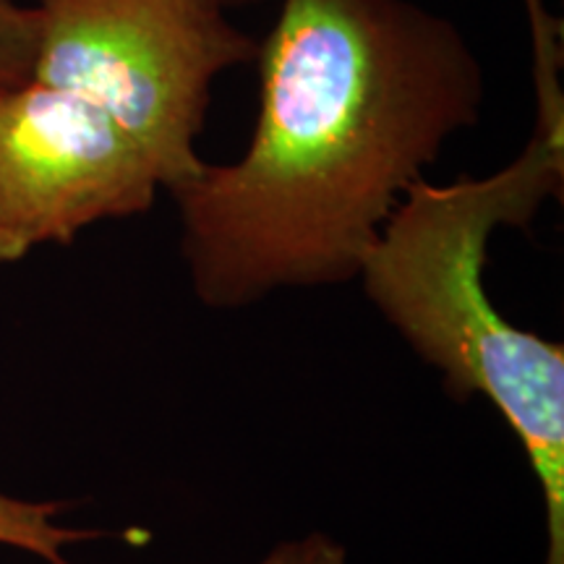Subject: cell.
I'll return each instance as SVG.
<instances>
[{"label": "cell", "mask_w": 564, "mask_h": 564, "mask_svg": "<svg viewBox=\"0 0 564 564\" xmlns=\"http://www.w3.org/2000/svg\"><path fill=\"white\" fill-rule=\"evenodd\" d=\"M225 9H232V6H257V3H264V0H223Z\"/></svg>", "instance_id": "ba28073f"}, {"label": "cell", "mask_w": 564, "mask_h": 564, "mask_svg": "<svg viewBox=\"0 0 564 564\" xmlns=\"http://www.w3.org/2000/svg\"><path fill=\"white\" fill-rule=\"evenodd\" d=\"M47 564H68L63 556ZM259 564H348V549L333 535L314 531L301 539L282 541Z\"/></svg>", "instance_id": "52a82bcc"}, {"label": "cell", "mask_w": 564, "mask_h": 564, "mask_svg": "<svg viewBox=\"0 0 564 564\" xmlns=\"http://www.w3.org/2000/svg\"><path fill=\"white\" fill-rule=\"evenodd\" d=\"M525 9L535 123L523 152L486 178L413 183L358 278L408 348L442 373L449 400L486 398L505 415L544 494V564H564V348L512 327L484 282L494 230H525L564 186L562 21L541 0Z\"/></svg>", "instance_id": "7a4b0ae2"}, {"label": "cell", "mask_w": 564, "mask_h": 564, "mask_svg": "<svg viewBox=\"0 0 564 564\" xmlns=\"http://www.w3.org/2000/svg\"><path fill=\"white\" fill-rule=\"evenodd\" d=\"M162 178L100 105L42 82L0 87V264L144 215Z\"/></svg>", "instance_id": "277c9868"}, {"label": "cell", "mask_w": 564, "mask_h": 564, "mask_svg": "<svg viewBox=\"0 0 564 564\" xmlns=\"http://www.w3.org/2000/svg\"><path fill=\"white\" fill-rule=\"evenodd\" d=\"M63 510L61 505H32L11 499L0 507V544H11L26 552H34L42 560L53 562L61 556V549L76 541L97 539L100 533L70 531L53 523V518Z\"/></svg>", "instance_id": "5b68a950"}, {"label": "cell", "mask_w": 564, "mask_h": 564, "mask_svg": "<svg viewBox=\"0 0 564 564\" xmlns=\"http://www.w3.org/2000/svg\"><path fill=\"white\" fill-rule=\"evenodd\" d=\"M257 63L249 150L171 192L194 295L217 312L356 280L486 95L460 26L413 0H282Z\"/></svg>", "instance_id": "6da1fadb"}, {"label": "cell", "mask_w": 564, "mask_h": 564, "mask_svg": "<svg viewBox=\"0 0 564 564\" xmlns=\"http://www.w3.org/2000/svg\"><path fill=\"white\" fill-rule=\"evenodd\" d=\"M40 51V17L34 6L0 0V87L24 84L34 76Z\"/></svg>", "instance_id": "8992f818"}, {"label": "cell", "mask_w": 564, "mask_h": 564, "mask_svg": "<svg viewBox=\"0 0 564 564\" xmlns=\"http://www.w3.org/2000/svg\"><path fill=\"white\" fill-rule=\"evenodd\" d=\"M40 17L34 82L100 105L141 144L162 188L175 192L207 165L196 139L212 82L259 58L223 0H32Z\"/></svg>", "instance_id": "3957f363"}]
</instances>
